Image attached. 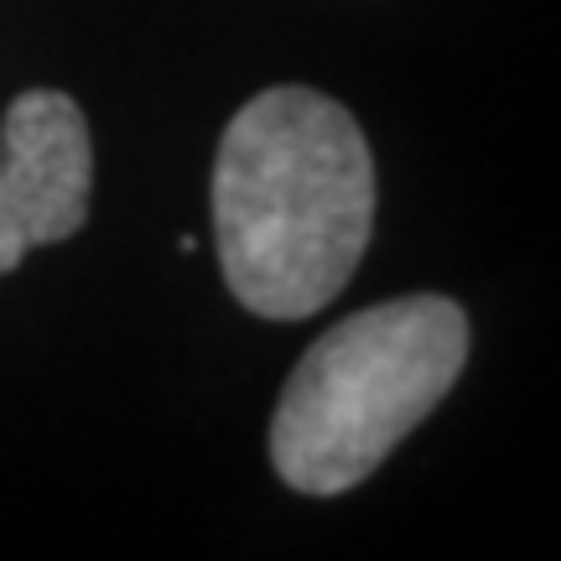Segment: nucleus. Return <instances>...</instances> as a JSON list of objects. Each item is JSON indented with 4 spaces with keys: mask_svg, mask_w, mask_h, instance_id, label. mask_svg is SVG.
Wrapping results in <instances>:
<instances>
[{
    "mask_svg": "<svg viewBox=\"0 0 561 561\" xmlns=\"http://www.w3.org/2000/svg\"><path fill=\"white\" fill-rule=\"evenodd\" d=\"M375 234V157L359 121L276 83L229 121L214 157V240L240 307L271 322L322 312Z\"/></svg>",
    "mask_w": 561,
    "mask_h": 561,
    "instance_id": "nucleus-1",
    "label": "nucleus"
},
{
    "mask_svg": "<svg viewBox=\"0 0 561 561\" xmlns=\"http://www.w3.org/2000/svg\"><path fill=\"white\" fill-rule=\"evenodd\" d=\"M468 364V312L453 297H396L343 318L297 359L271 421V462L297 494L364 483Z\"/></svg>",
    "mask_w": 561,
    "mask_h": 561,
    "instance_id": "nucleus-2",
    "label": "nucleus"
},
{
    "mask_svg": "<svg viewBox=\"0 0 561 561\" xmlns=\"http://www.w3.org/2000/svg\"><path fill=\"white\" fill-rule=\"evenodd\" d=\"M89 121L62 89H26L0 121V276L89 219Z\"/></svg>",
    "mask_w": 561,
    "mask_h": 561,
    "instance_id": "nucleus-3",
    "label": "nucleus"
}]
</instances>
